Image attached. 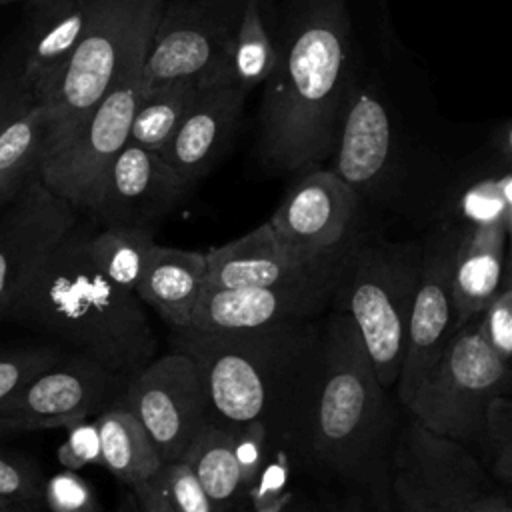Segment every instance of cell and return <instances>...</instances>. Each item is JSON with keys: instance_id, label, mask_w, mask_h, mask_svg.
Here are the masks:
<instances>
[{"instance_id": "1", "label": "cell", "mask_w": 512, "mask_h": 512, "mask_svg": "<svg viewBox=\"0 0 512 512\" xmlns=\"http://www.w3.org/2000/svg\"><path fill=\"white\" fill-rule=\"evenodd\" d=\"M398 430V410L350 316L328 310L310 382L278 444L302 474L388 510V464Z\"/></svg>"}, {"instance_id": "2", "label": "cell", "mask_w": 512, "mask_h": 512, "mask_svg": "<svg viewBox=\"0 0 512 512\" xmlns=\"http://www.w3.org/2000/svg\"><path fill=\"white\" fill-rule=\"evenodd\" d=\"M354 82L352 24L344 0H292L278 36L276 66L264 82L262 162L286 174L326 162Z\"/></svg>"}, {"instance_id": "3", "label": "cell", "mask_w": 512, "mask_h": 512, "mask_svg": "<svg viewBox=\"0 0 512 512\" xmlns=\"http://www.w3.org/2000/svg\"><path fill=\"white\" fill-rule=\"evenodd\" d=\"M322 318L234 330L184 328L172 330L168 342L196 364L210 420L228 428L260 422L280 442L310 382Z\"/></svg>"}, {"instance_id": "4", "label": "cell", "mask_w": 512, "mask_h": 512, "mask_svg": "<svg viewBox=\"0 0 512 512\" xmlns=\"http://www.w3.org/2000/svg\"><path fill=\"white\" fill-rule=\"evenodd\" d=\"M10 318L128 376L156 356L142 302L94 264L78 224L32 272Z\"/></svg>"}, {"instance_id": "5", "label": "cell", "mask_w": 512, "mask_h": 512, "mask_svg": "<svg viewBox=\"0 0 512 512\" xmlns=\"http://www.w3.org/2000/svg\"><path fill=\"white\" fill-rule=\"evenodd\" d=\"M422 244L390 240L362 228L350 242L332 294V308L350 316L378 382L396 386Z\"/></svg>"}, {"instance_id": "6", "label": "cell", "mask_w": 512, "mask_h": 512, "mask_svg": "<svg viewBox=\"0 0 512 512\" xmlns=\"http://www.w3.org/2000/svg\"><path fill=\"white\" fill-rule=\"evenodd\" d=\"M162 4L164 0H94L78 46L42 102L46 136L40 160L76 134L114 84L134 42L156 24Z\"/></svg>"}, {"instance_id": "7", "label": "cell", "mask_w": 512, "mask_h": 512, "mask_svg": "<svg viewBox=\"0 0 512 512\" xmlns=\"http://www.w3.org/2000/svg\"><path fill=\"white\" fill-rule=\"evenodd\" d=\"M512 370L486 344L480 314L460 326L402 406L426 430L464 446L482 440L484 416L496 396L510 394Z\"/></svg>"}, {"instance_id": "8", "label": "cell", "mask_w": 512, "mask_h": 512, "mask_svg": "<svg viewBox=\"0 0 512 512\" xmlns=\"http://www.w3.org/2000/svg\"><path fill=\"white\" fill-rule=\"evenodd\" d=\"M152 28L134 42L114 84L76 134L38 162L36 176L76 210H90L110 162L128 142L144 90V56Z\"/></svg>"}, {"instance_id": "9", "label": "cell", "mask_w": 512, "mask_h": 512, "mask_svg": "<svg viewBox=\"0 0 512 512\" xmlns=\"http://www.w3.org/2000/svg\"><path fill=\"white\" fill-rule=\"evenodd\" d=\"M494 486L468 446L412 418L400 424L388 464V512H466Z\"/></svg>"}, {"instance_id": "10", "label": "cell", "mask_w": 512, "mask_h": 512, "mask_svg": "<svg viewBox=\"0 0 512 512\" xmlns=\"http://www.w3.org/2000/svg\"><path fill=\"white\" fill-rule=\"evenodd\" d=\"M132 376L66 350L0 408V434L68 428L118 404Z\"/></svg>"}, {"instance_id": "11", "label": "cell", "mask_w": 512, "mask_h": 512, "mask_svg": "<svg viewBox=\"0 0 512 512\" xmlns=\"http://www.w3.org/2000/svg\"><path fill=\"white\" fill-rule=\"evenodd\" d=\"M242 0L162 4L144 56V90L170 82H216Z\"/></svg>"}, {"instance_id": "12", "label": "cell", "mask_w": 512, "mask_h": 512, "mask_svg": "<svg viewBox=\"0 0 512 512\" xmlns=\"http://www.w3.org/2000/svg\"><path fill=\"white\" fill-rule=\"evenodd\" d=\"M120 404L146 428L164 464L180 460L210 422V406L196 364L172 348L154 356L130 378Z\"/></svg>"}, {"instance_id": "13", "label": "cell", "mask_w": 512, "mask_h": 512, "mask_svg": "<svg viewBox=\"0 0 512 512\" xmlns=\"http://www.w3.org/2000/svg\"><path fill=\"white\" fill-rule=\"evenodd\" d=\"M458 230V224L440 220L420 240V274L408 318L402 368L396 380V394L402 406L454 334L452 262Z\"/></svg>"}, {"instance_id": "14", "label": "cell", "mask_w": 512, "mask_h": 512, "mask_svg": "<svg viewBox=\"0 0 512 512\" xmlns=\"http://www.w3.org/2000/svg\"><path fill=\"white\" fill-rule=\"evenodd\" d=\"M328 160L362 204L390 194L400 174V138L390 108L372 86L354 82Z\"/></svg>"}, {"instance_id": "15", "label": "cell", "mask_w": 512, "mask_h": 512, "mask_svg": "<svg viewBox=\"0 0 512 512\" xmlns=\"http://www.w3.org/2000/svg\"><path fill=\"white\" fill-rule=\"evenodd\" d=\"M362 200L330 168L300 172L268 226L280 242L304 256L346 248L362 226Z\"/></svg>"}, {"instance_id": "16", "label": "cell", "mask_w": 512, "mask_h": 512, "mask_svg": "<svg viewBox=\"0 0 512 512\" xmlns=\"http://www.w3.org/2000/svg\"><path fill=\"white\" fill-rule=\"evenodd\" d=\"M78 224V210L32 176L0 216V318L10 316L38 264Z\"/></svg>"}, {"instance_id": "17", "label": "cell", "mask_w": 512, "mask_h": 512, "mask_svg": "<svg viewBox=\"0 0 512 512\" xmlns=\"http://www.w3.org/2000/svg\"><path fill=\"white\" fill-rule=\"evenodd\" d=\"M348 246L322 256H304L280 242L268 222H264L206 252L208 272L204 288L328 284L336 280Z\"/></svg>"}, {"instance_id": "18", "label": "cell", "mask_w": 512, "mask_h": 512, "mask_svg": "<svg viewBox=\"0 0 512 512\" xmlns=\"http://www.w3.org/2000/svg\"><path fill=\"white\" fill-rule=\"evenodd\" d=\"M188 192L158 152L126 142L110 162L88 214L100 224L156 230Z\"/></svg>"}, {"instance_id": "19", "label": "cell", "mask_w": 512, "mask_h": 512, "mask_svg": "<svg viewBox=\"0 0 512 512\" xmlns=\"http://www.w3.org/2000/svg\"><path fill=\"white\" fill-rule=\"evenodd\" d=\"M334 284L336 280L280 288H204L188 328L234 330L290 320H318L332 308Z\"/></svg>"}, {"instance_id": "20", "label": "cell", "mask_w": 512, "mask_h": 512, "mask_svg": "<svg viewBox=\"0 0 512 512\" xmlns=\"http://www.w3.org/2000/svg\"><path fill=\"white\" fill-rule=\"evenodd\" d=\"M246 94L230 84H202L162 158L192 188L220 158L242 114Z\"/></svg>"}, {"instance_id": "21", "label": "cell", "mask_w": 512, "mask_h": 512, "mask_svg": "<svg viewBox=\"0 0 512 512\" xmlns=\"http://www.w3.org/2000/svg\"><path fill=\"white\" fill-rule=\"evenodd\" d=\"M30 6L18 78L30 96L44 102L90 22L94 0H30Z\"/></svg>"}, {"instance_id": "22", "label": "cell", "mask_w": 512, "mask_h": 512, "mask_svg": "<svg viewBox=\"0 0 512 512\" xmlns=\"http://www.w3.org/2000/svg\"><path fill=\"white\" fill-rule=\"evenodd\" d=\"M452 262L454 332L478 316L510 276L506 244L510 230L502 224L458 226Z\"/></svg>"}, {"instance_id": "23", "label": "cell", "mask_w": 512, "mask_h": 512, "mask_svg": "<svg viewBox=\"0 0 512 512\" xmlns=\"http://www.w3.org/2000/svg\"><path fill=\"white\" fill-rule=\"evenodd\" d=\"M206 252L154 244L134 288L142 306L154 310L168 330L190 326L206 284Z\"/></svg>"}, {"instance_id": "24", "label": "cell", "mask_w": 512, "mask_h": 512, "mask_svg": "<svg viewBox=\"0 0 512 512\" xmlns=\"http://www.w3.org/2000/svg\"><path fill=\"white\" fill-rule=\"evenodd\" d=\"M100 442V466L130 492L158 476L164 462L140 420L120 402L94 418Z\"/></svg>"}, {"instance_id": "25", "label": "cell", "mask_w": 512, "mask_h": 512, "mask_svg": "<svg viewBox=\"0 0 512 512\" xmlns=\"http://www.w3.org/2000/svg\"><path fill=\"white\" fill-rule=\"evenodd\" d=\"M278 60V38L268 26L264 0H242L216 82L248 94L266 82Z\"/></svg>"}, {"instance_id": "26", "label": "cell", "mask_w": 512, "mask_h": 512, "mask_svg": "<svg viewBox=\"0 0 512 512\" xmlns=\"http://www.w3.org/2000/svg\"><path fill=\"white\" fill-rule=\"evenodd\" d=\"M180 460L190 466L214 512H238L242 498V472L236 458L234 428L210 420Z\"/></svg>"}, {"instance_id": "27", "label": "cell", "mask_w": 512, "mask_h": 512, "mask_svg": "<svg viewBox=\"0 0 512 512\" xmlns=\"http://www.w3.org/2000/svg\"><path fill=\"white\" fill-rule=\"evenodd\" d=\"M86 250L94 264L120 288L134 292L152 250L154 230L124 224H102L84 230Z\"/></svg>"}, {"instance_id": "28", "label": "cell", "mask_w": 512, "mask_h": 512, "mask_svg": "<svg viewBox=\"0 0 512 512\" xmlns=\"http://www.w3.org/2000/svg\"><path fill=\"white\" fill-rule=\"evenodd\" d=\"M200 86L194 82H170L142 90L128 142L162 154Z\"/></svg>"}, {"instance_id": "29", "label": "cell", "mask_w": 512, "mask_h": 512, "mask_svg": "<svg viewBox=\"0 0 512 512\" xmlns=\"http://www.w3.org/2000/svg\"><path fill=\"white\" fill-rule=\"evenodd\" d=\"M510 160L498 158L496 166L486 168L480 176L466 182L448 206V222L458 226L502 224L512 228V196H510Z\"/></svg>"}, {"instance_id": "30", "label": "cell", "mask_w": 512, "mask_h": 512, "mask_svg": "<svg viewBox=\"0 0 512 512\" xmlns=\"http://www.w3.org/2000/svg\"><path fill=\"white\" fill-rule=\"evenodd\" d=\"M46 136V108L28 92L0 130V172L36 170Z\"/></svg>"}, {"instance_id": "31", "label": "cell", "mask_w": 512, "mask_h": 512, "mask_svg": "<svg viewBox=\"0 0 512 512\" xmlns=\"http://www.w3.org/2000/svg\"><path fill=\"white\" fill-rule=\"evenodd\" d=\"M132 496L146 500L158 512H214L206 492L184 460L164 464L158 476L134 490Z\"/></svg>"}, {"instance_id": "32", "label": "cell", "mask_w": 512, "mask_h": 512, "mask_svg": "<svg viewBox=\"0 0 512 512\" xmlns=\"http://www.w3.org/2000/svg\"><path fill=\"white\" fill-rule=\"evenodd\" d=\"M66 348L60 344H30L0 352V408L6 406L34 376L52 366Z\"/></svg>"}, {"instance_id": "33", "label": "cell", "mask_w": 512, "mask_h": 512, "mask_svg": "<svg viewBox=\"0 0 512 512\" xmlns=\"http://www.w3.org/2000/svg\"><path fill=\"white\" fill-rule=\"evenodd\" d=\"M480 448L488 458L494 478L508 488L512 484V400L510 394L496 396L484 416Z\"/></svg>"}, {"instance_id": "34", "label": "cell", "mask_w": 512, "mask_h": 512, "mask_svg": "<svg viewBox=\"0 0 512 512\" xmlns=\"http://www.w3.org/2000/svg\"><path fill=\"white\" fill-rule=\"evenodd\" d=\"M44 482L46 478L34 460L0 452V500L44 506Z\"/></svg>"}, {"instance_id": "35", "label": "cell", "mask_w": 512, "mask_h": 512, "mask_svg": "<svg viewBox=\"0 0 512 512\" xmlns=\"http://www.w3.org/2000/svg\"><path fill=\"white\" fill-rule=\"evenodd\" d=\"M44 506L52 512H104L94 488L74 470H60L44 482Z\"/></svg>"}, {"instance_id": "36", "label": "cell", "mask_w": 512, "mask_h": 512, "mask_svg": "<svg viewBox=\"0 0 512 512\" xmlns=\"http://www.w3.org/2000/svg\"><path fill=\"white\" fill-rule=\"evenodd\" d=\"M480 330L490 350L506 364L512 358V284L502 282L496 296L480 312Z\"/></svg>"}, {"instance_id": "37", "label": "cell", "mask_w": 512, "mask_h": 512, "mask_svg": "<svg viewBox=\"0 0 512 512\" xmlns=\"http://www.w3.org/2000/svg\"><path fill=\"white\" fill-rule=\"evenodd\" d=\"M64 430H66V440L56 450V456L62 468L78 472L84 466L100 464V442H98L94 418L72 424Z\"/></svg>"}, {"instance_id": "38", "label": "cell", "mask_w": 512, "mask_h": 512, "mask_svg": "<svg viewBox=\"0 0 512 512\" xmlns=\"http://www.w3.org/2000/svg\"><path fill=\"white\" fill-rule=\"evenodd\" d=\"M24 92H26V90H24L22 84H20L18 68H16L12 74H8L6 78L0 80V130H2V126L6 124V120L10 118V114L14 112L16 104L20 102V98H22Z\"/></svg>"}, {"instance_id": "39", "label": "cell", "mask_w": 512, "mask_h": 512, "mask_svg": "<svg viewBox=\"0 0 512 512\" xmlns=\"http://www.w3.org/2000/svg\"><path fill=\"white\" fill-rule=\"evenodd\" d=\"M32 176H36V170H6V172H0V206L8 204Z\"/></svg>"}, {"instance_id": "40", "label": "cell", "mask_w": 512, "mask_h": 512, "mask_svg": "<svg viewBox=\"0 0 512 512\" xmlns=\"http://www.w3.org/2000/svg\"><path fill=\"white\" fill-rule=\"evenodd\" d=\"M466 512H512V506L508 502V496L500 488H492L486 494H482L478 500H474Z\"/></svg>"}, {"instance_id": "41", "label": "cell", "mask_w": 512, "mask_h": 512, "mask_svg": "<svg viewBox=\"0 0 512 512\" xmlns=\"http://www.w3.org/2000/svg\"><path fill=\"white\" fill-rule=\"evenodd\" d=\"M330 512H388V510L372 506L370 502H366V500H362L358 496L344 494V498Z\"/></svg>"}, {"instance_id": "42", "label": "cell", "mask_w": 512, "mask_h": 512, "mask_svg": "<svg viewBox=\"0 0 512 512\" xmlns=\"http://www.w3.org/2000/svg\"><path fill=\"white\" fill-rule=\"evenodd\" d=\"M278 512H320V508L314 502L306 500L304 496L294 494Z\"/></svg>"}, {"instance_id": "43", "label": "cell", "mask_w": 512, "mask_h": 512, "mask_svg": "<svg viewBox=\"0 0 512 512\" xmlns=\"http://www.w3.org/2000/svg\"><path fill=\"white\" fill-rule=\"evenodd\" d=\"M42 506L36 504H22V502H12L4 508H0V512H40Z\"/></svg>"}, {"instance_id": "44", "label": "cell", "mask_w": 512, "mask_h": 512, "mask_svg": "<svg viewBox=\"0 0 512 512\" xmlns=\"http://www.w3.org/2000/svg\"><path fill=\"white\" fill-rule=\"evenodd\" d=\"M134 498V496H132ZM134 512H158L152 504H148L146 500H138L134 498Z\"/></svg>"}, {"instance_id": "45", "label": "cell", "mask_w": 512, "mask_h": 512, "mask_svg": "<svg viewBox=\"0 0 512 512\" xmlns=\"http://www.w3.org/2000/svg\"><path fill=\"white\" fill-rule=\"evenodd\" d=\"M114 512H134V498L128 502H122Z\"/></svg>"}, {"instance_id": "46", "label": "cell", "mask_w": 512, "mask_h": 512, "mask_svg": "<svg viewBox=\"0 0 512 512\" xmlns=\"http://www.w3.org/2000/svg\"><path fill=\"white\" fill-rule=\"evenodd\" d=\"M8 504H12L10 500H0V508H4V506H8Z\"/></svg>"}, {"instance_id": "47", "label": "cell", "mask_w": 512, "mask_h": 512, "mask_svg": "<svg viewBox=\"0 0 512 512\" xmlns=\"http://www.w3.org/2000/svg\"><path fill=\"white\" fill-rule=\"evenodd\" d=\"M10 2H16V0H0V6H2V4H10Z\"/></svg>"}]
</instances>
